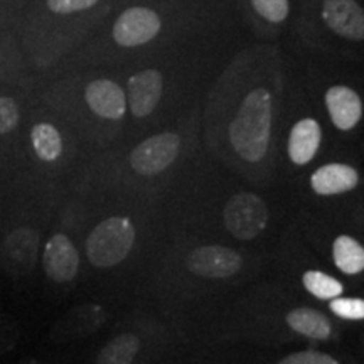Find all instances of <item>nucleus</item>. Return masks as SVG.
I'll use <instances>...</instances> for the list:
<instances>
[{"instance_id": "nucleus-1", "label": "nucleus", "mask_w": 364, "mask_h": 364, "mask_svg": "<svg viewBox=\"0 0 364 364\" xmlns=\"http://www.w3.org/2000/svg\"><path fill=\"white\" fill-rule=\"evenodd\" d=\"M272 130V95L257 88L245 98L230 127V140L245 161L258 162L265 157Z\"/></svg>"}, {"instance_id": "nucleus-2", "label": "nucleus", "mask_w": 364, "mask_h": 364, "mask_svg": "<svg viewBox=\"0 0 364 364\" xmlns=\"http://www.w3.org/2000/svg\"><path fill=\"white\" fill-rule=\"evenodd\" d=\"M135 228L129 218L113 216L100 223L86 240V255L91 265L100 268L115 267L132 250Z\"/></svg>"}, {"instance_id": "nucleus-3", "label": "nucleus", "mask_w": 364, "mask_h": 364, "mask_svg": "<svg viewBox=\"0 0 364 364\" xmlns=\"http://www.w3.org/2000/svg\"><path fill=\"white\" fill-rule=\"evenodd\" d=\"M268 211L262 198L252 193L236 194L225 208V225L238 240H253L267 228Z\"/></svg>"}, {"instance_id": "nucleus-4", "label": "nucleus", "mask_w": 364, "mask_h": 364, "mask_svg": "<svg viewBox=\"0 0 364 364\" xmlns=\"http://www.w3.org/2000/svg\"><path fill=\"white\" fill-rule=\"evenodd\" d=\"M181 149L177 134H159L144 140L130 154V166L142 176H156L176 161Z\"/></svg>"}, {"instance_id": "nucleus-5", "label": "nucleus", "mask_w": 364, "mask_h": 364, "mask_svg": "<svg viewBox=\"0 0 364 364\" xmlns=\"http://www.w3.org/2000/svg\"><path fill=\"white\" fill-rule=\"evenodd\" d=\"M39 235L31 228H19L9 233L0 247V265L12 277H24L38 262Z\"/></svg>"}, {"instance_id": "nucleus-6", "label": "nucleus", "mask_w": 364, "mask_h": 364, "mask_svg": "<svg viewBox=\"0 0 364 364\" xmlns=\"http://www.w3.org/2000/svg\"><path fill=\"white\" fill-rule=\"evenodd\" d=\"M161 31V19L154 11L145 7H132L118 17L113 27V39L124 48L147 44Z\"/></svg>"}, {"instance_id": "nucleus-7", "label": "nucleus", "mask_w": 364, "mask_h": 364, "mask_svg": "<svg viewBox=\"0 0 364 364\" xmlns=\"http://www.w3.org/2000/svg\"><path fill=\"white\" fill-rule=\"evenodd\" d=\"M188 268L204 279H228L240 272L241 257L235 250L211 245L194 250L188 257Z\"/></svg>"}, {"instance_id": "nucleus-8", "label": "nucleus", "mask_w": 364, "mask_h": 364, "mask_svg": "<svg viewBox=\"0 0 364 364\" xmlns=\"http://www.w3.org/2000/svg\"><path fill=\"white\" fill-rule=\"evenodd\" d=\"M43 267L46 275L59 284L75 279L80 268V255L66 235H54L48 241L44 248Z\"/></svg>"}, {"instance_id": "nucleus-9", "label": "nucleus", "mask_w": 364, "mask_h": 364, "mask_svg": "<svg viewBox=\"0 0 364 364\" xmlns=\"http://www.w3.org/2000/svg\"><path fill=\"white\" fill-rule=\"evenodd\" d=\"M322 17L332 33L351 41L364 39V12L356 0H324Z\"/></svg>"}, {"instance_id": "nucleus-10", "label": "nucleus", "mask_w": 364, "mask_h": 364, "mask_svg": "<svg viewBox=\"0 0 364 364\" xmlns=\"http://www.w3.org/2000/svg\"><path fill=\"white\" fill-rule=\"evenodd\" d=\"M105 324V312L97 304H83L71 309L53 327L51 336L58 341H70L93 334Z\"/></svg>"}, {"instance_id": "nucleus-11", "label": "nucleus", "mask_w": 364, "mask_h": 364, "mask_svg": "<svg viewBox=\"0 0 364 364\" xmlns=\"http://www.w3.org/2000/svg\"><path fill=\"white\" fill-rule=\"evenodd\" d=\"M164 80L156 70L136 73L129 80V103L135 117H147L156 110L162 97Z\"/></svg>"}, {"instance_id": "nucleus-12", "label": "nucleus", "mask_w": 364, "mask_h": 364, "mask_svg": "<svg viewBox=\"0 0 364 364\" xmlns=\"http://www.w3.org/2000/svg\"><path fill=\"white\" fill-rule=\"evenodd\" d=\"M88 107L98 117L108 120H120L125 115L127 98L124 90L110 80L91 81L85 93Z\"/></svg>"}, {"instance_id": "nucleus-13", "label": "nucleus", "mask_w": 364, "mask_h": 364, "mask_svg": "<svg viewBox=\"0 0 364 364\" xmlns=\"http://www.w3.org/2000/svg\"><path fill=\"white\" fill-rule=\"evenodd\" d=\"M326 107L332 124L339 130H351L363 117V102L348 86H332L326 93Z\"/></svg>"}, {"instance_id": "nucleus-14", "label": "nucleus", "mask_w": 364, "mask_h": 364, "mask_svg": "<svg viewBox=\"0 0 364 364\" xmlns=\"http://www.w3.org/2000/svg\"><path fill=\"white\" fill-rule=\"evenodd\" d=\"M312 189L321 196L349 193L359 184L358 171L346 164H326L312 174Z\"/></svg>"}, {"instance_id": "nucleus-15", "label": "nucleus", "mask_w": 364, "mask_h": 364, "mask_svg": "<svg viewBox=\"0 0 364 364\" xmlns=\"http://www.w3.org/2000/svg\"><path fill=\"white\" fill-rule=\"evenodd\" d=\"M321 125L314 118H304L294 125L289 139V156L294 164L304 166L316 157L321 147Z\"/></svg>"}, {"instance_id": "nucleus-16", "label": "nucleus", "mask_w": 364, "mask_h": 364, "mask_svg": "<svg viewBox=\"0 0 364 364\" xmlns=\"http://www.w3.org/2000/svg\"><path fill=\"white\" fill-rule=\"evenodd\" d=\"M287 324L299 334L317 341L327 339L332 332L329 318L311 307H299L290 311L287 314Z\"/></svg>"}, {"instance_id": "nucleus-17", "label": "nucleus", "mask_w": 364, "mask_h": 364, "mask_svg": "<svg viewBox=\"0 0 364 364\" xmlns=\"http://www.w3.org/2000/svg\"><path fill=\"white\" fill-rule=\"evenodd\" d=\"M336 267L346 275H356L364 270V248L351 236L341 235L332 245Z\"/></svg>"}, {"instance_id": "nucleus-18", "label": "nucleus", "mask_w": 364, "mask_h": 364, "mask_svg": "<svg viewBox=\"0 0 364 364\" xmlns=\"http://www.w3.org/2000/svg\"><path fill=\"white\" fill-rule=\"evenodd\" d=\"M31 142L34 152L44 162L58 161L63 152V139L56 127L51 124H38L31 132Z\"/></svg>"}, {"instance_id": "nucleus-19", "label": "nucleus", "mask_w": 364, "mask_h": 364, "mask_svg": "<svg viewBox=\"0 0 364 364\" xmlns=\"http://www.w3.org/2000/svg\"><path fill=\"white\" fill-rule=\"evenodd\" d=\"M140 349V341L134 334H122L112 339L100 351L97 364H132Z\"/></svg>"}, {"instance_id": "nucleus-20", "label": "nucleus", "mask_w": 364, "mask_h": 364, "mask_svg": "<svg viewBox=\"0 0 364 364\" xmlns=\"http://www.w3.org/2000/svg\"><path fill=\"white\" fill-rule=\"evenodd\" d=\"M302 284L314 297L321 300H332L336 297H341V294L344 290V287L339 280H336L334 277L327 275L324 272L317 270H309L304 273Z\"/></svg>"}, {"instance_id": "nucleus-21", "label": "nucleus", "mask_w": 364, "mask_h": 364, "mask_svg": "<svg viewBox=\"0 0 364 364\" xmlns=\"http://www.w3.org/2000/svg\"><path fill=\"white\" fill-rule=\"evenodd\" d=\"M329 309L332 314L348 318V321H363L364 318V300L361 299L336 297L331 300Z\"/></svg>"}, {"instance_id": "nucleus-22", "label": "nucleus", "mask_w": 364, "mask_h": 364, "mask_svg": "<svg viewBox=\"0 0 364 364\" xmlns=\"http://www.w3.org/2000/svg\"><path fill=\"white\" fill-rule=\"evenodd\" d=\"M252 4L255 11L270 22H282L289 16V0H252Z\"/></svg>"}, {"instance_id": "nucleus-23", "label": "nucleus", "mask_w": 364, "mask_h": 364, "mask_svg": "<svg viewBox=\"0 0 364 364\" xmlns=\"http://www.w3.org/2000/svg\"><path fill=\"white\" fill-rule=\"evenodd\" d=\"M19 107L9 97H0V135L9 134L19 124Z\"/></svg>"}, {"instance_id": "nucleus-24", "label": "nucleus", "mask_w": 364, "mask_h": 364, "mask_svg": "<svg viewBox=\"0 0 364 364\" xmlns=\"http://www.w3.org/2000/svg\"><path fill=\"white\" fill-rule=\"evenodd\" d=\"M279 364H339L329 354L317 353V351H300L289 354L282 359Z\"/></svg>"}, {"instance_id": "nucleus-25", "label": "nucleus", "mask_w": 364, "mask_h": 364, "mask_svg": "<svg viewBox=\"0 0 364 364\" xmlns=\"http://www.w3.org/2000/svg\"><path fill=\"white\" fill-rule=\"evenodd\" d=\"M19 338V329L9 317H0V354L11 351Z\"/></svg>"}, {"instance_id": "nucleus-26", "label": "nucleus", "mask_w": 364, "mask_h": 364, "mask_svg": "<svg viewBox=\"0 0 364 364\" xmlns=\"http://www.w3.org/2000/svg\"><path fill=\"white\" fill-rule=\"evenodd\" d=\"M98 0H48V7L54 14H73L93 7Z\"/></svg>"}, {"instance_id": "nucleus-27", "label": "nucleus", "mask_w": 364, "mask_h": 364, "mask_svg": "<svg viewBox=\"0 0 364 364\" xmlns=\"http://www.w3.org/2000/svg\"><path fill=\"white\" fill-rule=\"evenodd\" d=\"M19 364H43V363L36 361V359H22Z\"/></svg>"}]
</instances>
